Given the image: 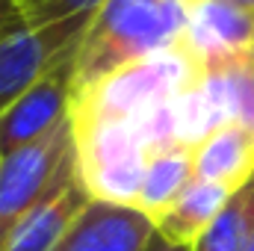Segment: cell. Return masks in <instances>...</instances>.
<instances>
[{
    "instance_id": "cell-11",
    "label": "cell",
    "mask_w": 254,
    "mask_h": 251,
    "mask_svg": "<svg viewBox=\"0 0 254 251\" xmlns=\"http://www.w3.org/2000/svg\"><path fill=\"white\" fill-rule=\"evenodd\" d=\"M231 189L213 181H201L192 178L187 189L154 219L157 234H163L169 243L178 246H195L198 237L213 225V219L225 210V204L231 201Z\"/></svg>"
},
{
    "instance_id": "cell-1",
    "label": "cell",
    "mask_w": 254,
    "mask_h": 251,
    "mask_svg": "<svg viewBox=\"0 0 254 251\" xmlns=\"http://www.w3.org/2000/svg\"><path fill=\"white\" fill-rule=\"evenodd\" d=\"M190 0H104L74 54L77 95L125 65L181 45Z\"/></svg>"
},
{
    "instance_id": "cell-15",
    "label": "cell",
    "mask_w": 254,
    "mask_h": 251,
    "mask_svg": "<svg viewBox=\"0 0 254 251\" xmlns=\"http://www.w3.org/2000/svg\"><path fill=\"white\" fill-rule=\"evenodd\" d=\"M21 27H27V18H24V12L18 9V3H15V0H0V42H3L9 33L21 30Z\"/></svg>"
},
{
    "instance_id": "cell-10",
    "label": "cell",
    "mask_w": 254,
    "mask_h": 251,
    "mask_svg": "<svg viewBox=\"0 0 254 251\" xmlns=\"http://www.w3.org/2000/svg\"><path fill=\"white\" fill-rule=\"evenodd\" d=\"M195 178L240 192L254 178V127L228 122L195 145Z\"/></svg>"
},
{
    "instance_id": "cell-13",
    "label": "cell",
    "mask_w": 254,
    "mask_h": 251,
    "mask_svg": "<svg viewBox=\"0 0 254 251\" xmlns=\"http://www.w3.org/2000/svg\"><path fill=\"white\" fill-rule=\"evenodd\" d=\"M254 225V181L231 195L225 210L213 219V225L198 237L192 251H246Z\"/></svg>"
},
{
    "instance_id": "cell-5",
    "label": "cell",
    "mask_w": 254,
    "mask_h": 251,
    "mask_svg": "<svg viewBox=\"0 0 254 251\" xmlns=\"http://www.w3.org/2000/svg\"><path fill=\"white\" fill-rule=\"evenodd\" d=\"M92 15L27 24L0 42V116L83 42Z\"/></svg>"
},
{
    "instance_id": "cell-7",
    "label": "cell",
    "mask_w": 254,
    "mask_h": 251,
    "mask_svg": "<svg viewBox=\"0 0 254 251\" xmlns=\"http://www.w3.org/2000/svg\"><path fill=\"white\" fill-rule=\"evenodd\" d=\"M181 45L204 71L254 51V12L228 0H190Z\"/></svg>"
},
{
    "instance_id": "cell-8",
    "label": "cell",
    "mask_w": 254,
    "mask_h": 251,
    "mask_svg": "<svg viewBox=\"0 0 254 251\" xmlns=\"http://www.w3.org/2000/svg\"><path fill=\"white\" fill-rule=\"evenodd\" d=\"M154 234V219L142 210L92 198L54 251H145Z\"/></svg>"
},
{
    "instance_id": "cell-19",
    "label": "cell",
    "mask_w": 254,
    "mask_h": 251,
    "mask_svg": "<svg viewBox=\"0 0 254 251\" xmlns=\"http://www.w3.org/2000/svg\"><path fill=\"white\" fill-rule=\"evenodd\" d=\"M0 163H3V154H0Z\"/></svg>"
},
{
    "instance_id": "cell-17",
    "label": "cell",
    "mask_w": 254,
    "mask_h": 251,
    "mask_svg": "<svg viewBox=\"0 0 254 251\" xmlns=\"http://www.w3.org/2000/svg\"><path fill=\"white\" fill-rule=\"evenodd\" d=\"M228 3H237V6H243V9H252V12H254V0H228Z\"/></svg>"
},
{
    "instance_id": "cell-6",
    "label": "cell",
    "mask_w": 254,
    "mask_h": 251,
    "mask_svg": "<svg viewBox=\"0 0 254 251\" xmlns=\"http://www.w3.org/2000/svg\"><path fill=\"white\" fill-rule=\"evenodd\" d=\"M77 54V51H74ZM74 54L48 71L36 86H30L3 116H0V154H15L68 119L77 86H74Z\"/></svg>"
},
{
    "instance_id": "cell-9",
    "label": "cell",
    "mask_w": 254,
    "mask_h": 251,
    "mask_svg": "<svg viewBox=\"0 0 254 251\" xmlns=\"http://www.w3.org/2000/svg\"><path fill=\"white\" fill-rule=\"evenodd\" d=\"M89 201L92 195L83 184L80 166L74 160L68 172L60 178V184L18 222V228L9 234L3 251H54Z\"/></svg>"
},
{
    "instance_id": "cell-14",
    "label": "cell",
    "mask_w": 254,
    "mask_h": 251,
    "mask_svg": "<svg viewBox=\"0 0 254 251\" xmlns=\"http://www.w3.org/2000/svg\"><path fill=\"white\" fill-rule=\"evenodd\" d=\"M27 24H48L74 15H95L104 0H15Z\"/></svg>"
},
{
    "instance_id": "cell-20",
    "label": "cell",
    "mask_w": 254,
    "mask_h": 251,
    "mask_svg": "<svg viewBox=\"0 0 254 251\" xmlns=\"http://www.w3.org/2000/svg\"><path fill=\"white\" fill-rule=\"evenodd\" d=\"M252 181H254V178H252Z\"/></svg>"
},
{
    "instance_id": "cell-2",
    "label": "cell",
    "mask_w": 254,
    "mask_h": 251,
    "mask_svg": "<svg viewBox=\"0 0 254 251\" xmlns=\"http://www.w3.org/2000/svg\"><path fill=\"white\" fill-rule=\"evenodd\" d=\"M74 142L89 195L133 207L151 151L178 142L172 104L130 122H74Z\"/></svg>"
},
{
    "instance_id": "cell-18",
    "label": "cell",
    "mask_w": 254,
    "mask_h": 251,
    "mask_svg": "<svg viewBox=\"0 0 254 251\" xmlns=\"http://www.w3.org/2000/svg\"><path fill=\"white\" fill-rule=\"evenodd\" d=\"M246 251H254V225H252V234H249V243H246Z\"/></svg>"
},
{
    "instance_id": "cell-16",
    "label": "cell",
    "mask_w": 254,
    "mask_h": 251,
    "mask_svg": "<svg viewBox=\"0 0 254 251\" xmlns=\"http://www.w3.org/2000/svg\"><path fill=\"white\" fill-rule=\"evenodd\" d=\"M145 251H192V249H190V246H178V243H169L163 234H154Z\"/></svg>"
},
{
    "instance_id": "cell-12",
    "label": "cell",
    "mask_w": 254,
    "mask_h": 251,
    "mask_svg": "<svg viewBox=\"0 0 254 251\" xmlns=\"http://www.w3.org/2000/svg\"><path fill=\"white\" fill-rule=\"evenodd\" d=\"M195 178V148L184 142H169L157 151H151L139 195H136V210H142L148 219H157Z\"/></svg>"
},
{
    "instance_id": "cell-3",
    "label": "cell",
    "mask_w": 254,
    "mask_h": 251,
    "mask_svg": "<svg viewBox=\"0 0 254 251\" xmlns=\"http://www.w3.org/2000/svg\"><path fill=\"white\" fill-rule=\"evenodd\" d=\"M204 77V68L184 45L142 63L125 65L74 98V122H130L145 119Z\"/></svg>"
},
{
    "instance_id": "cell-4",
    "label": "cell",
    "mask_w": 254,
    "mask_h": 251,
    "mask_svg": "<svg viewBox=\"0 0 254 251\" xmlns=\"http://www.w3.org/2000/svg\"><path fill=\"white\" fill-rule=\"evenodd\" d=\"M77 160L71 113L39 142L6 154L0 163V251L18 222L60 184L68 166Z\"/></svg>"
}]
</instances>
